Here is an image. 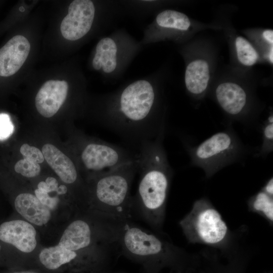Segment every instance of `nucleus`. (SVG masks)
<instances>
[{"label": "nucleus", "mask_w": 273, "mask_h": 273, "mask_svg": "<svg viewBox=\"0 0 273 273\" xmlns=\"http://www.w3.org/2000/svg\"><path fill=\"white\" fill-rule=\"evenodd\" d=\"M101 100L103 124L136 148L165 131V109L154 75L127 82Z\"/></svg>", "instance_id": "obj_1"}, {"label": "nucleus", "mask_w": 273, "mask_h": 273, "mask_svg": "<svg viewBox=\"0 0 273 273\" xmlns=\"http://www.w3.org/2000/svg\"><path fill=\"white\" fill-rule=\"evenodd\" d=\"M165 131L137 148L138 172L140 173L135 201L145 218L160 229L165 216L173 170L163 145Z\"/></svg>", "instance_id": "obj_2"}, {"label": "nucleus", "mask_w": 273, "mask_h": 273, "mask_svg": "<svg viewBox=\"0 0 273 273\" xmlns=\"http://www.w3.org/2000/svg\"><path fill=\"white\" fill-rule=\"evenodd\" d=\"M179 224L189 243L213 247L226 254L232 251L233 234L207 198L196 200Z\"/></svg>", "instance_id": "obj_3"}, {"label": "nucleus", "mask_w": 273, "mask_h": 273, "mask_svg": "<svg viewBox=\"0 0 273 273\" xmlns=\"http://www.w3.org/2000/svg\"><path fill=\"white\" fill-rule=\"evenodd\" d=\"M138 170L136 159L135 161L97 175L94 187L95 197L107 218L124 220L129 217L133 204L130 187Z\"/></svg>", "instance_id": "obj_4"}, {"label": "nucleus", "mask_w": 273, "mask_h": 273, "mask_svg": "<svg viewBox=\"0 0 273 273\" xmlns=\"http://www.w3.org/2000/svg\"><path fill=\"white\" fill-rule=\"evenodd\" d=\"M186 147L191 159V164L201 168L207 178L224 167L242 160L249 152L230 126L198 146Z\"/></svg>", "instance_id": "obj_5"}, {"label": "nucleus", "mask_w": 273, "mask_h": 273, "mask_svg": "<svg viewBox=\"0 0 273 273\" xmlns=\"http://www.w3.org/2000/svg\"><path fill=\"white\" fill-rule=\"evenodd\" d=\"M122 241L124 249L129 253L142 258H157L163 264L175 265L182 273H194L200 266L201 260L197 256L187 254L138 227H126Z\"/></svg>", "instance_id": "obj_6"}, {"label": "nucleus", "mask_w": 273, "mask_h": 273, "mask_svg": "<svg viewBox=\"0 0 273 273\" xmlns=\"http://www.w3.org/2000/svg\"><path fill=\"white\" fill-rule=\"evenodd\" d=\"M143 46L124 28L101 38L97 43L92 66L108 81H116L124 74Z\"/></svg>", "instance_id": "obj_7"}, {"label": "nucleus", "mask_w": 273, "mask_h": 273, "mask_svg": "<svg viewBox=\"0 0 273 273\" xmlns=\"http://www.w3.org/2000/svg\"><path fill=\"white\" fill-rule=\"evenodd\" d=\"M80 159L86 169L98 174L136 160L137 155L127 149L102 141L86 142Z\"/></svg>", "instance_id": "obj_8"}, {"label": "nucleus", "mask_w": 273, "mask_h": 273, "mask_svg": "<svg viewBox=\"0 0 273 273\" xmlns=\"http://www.w3.org/2000/svg\"><path fill=\"white\" fill-rule=\"evenodd\" d=\"M96 15V6L92 1H73L61 24L62 35L72 41L82 38L91 30Z\"/></svg>", "instance_id": "obj_9"}, {"label": "nucleus", "mask_w": 273, "mask_h": 273, "mask_svg": "<svg viewBox=\"0 0 273 273\" xmlns=\"http://www.w3.org/2000/svg\"><path fill=\"white\" fill-rule=\"evenodd\" d=\"M191 25V21L185 14L174 10H164L145 28L140 42L144 47L176 36L177 34L188 31Z\"/></svg>", "instance_id": "obj_10"}, {"label": "nucleus", "mask_w": 273, "mask_h": 273, "mask_svg": "<svg viewBox=\"0 0 273 273\" xmlns=\"http://www.w3.org/2000/svg\"><path fill=\"white\" fill-rule=\"evenodd\" d=\"M215 99L222 110L232 119L251 125L247 115L249 103L246 90L233 82H224L216 87Z\"/></svg>", "instance_id": "obj_11"}, {"label": "nucleus", "mask_w": 273, "mask_h": 273, "mask_svg": "<svg viewBox=\"0 0 273 273\" xmlns=\"http://www.w3.org/2000/svg\"><path fill=\"white\" fill-rule=\"evenodd\" d=\"M68 88V82L65 80L46 81L35 98V105L38 113L46 118L54 116L65 101Z\"/></svg>", "instance_id": "obj_12"}, {"label": "nucleus", "mask_w": 273, "mask_h": 273, "mask_svg": "<svg viewBox=\"0 0 273 273\" xmlns=\"http://www.w3.org/2000/svg\"><path fill=\"white\" fill-rule=\"evenodd\" d=\"M30 51L28 39L17 35L0 49V76L8 77L15 74L26 60Z\"/></svg>", "instance_id": "obj_13"}, {"label": "nucleus", "mask_w": 273, "mask_h": 273, "mask_svg": "<svg viewBox=\"0 0 273 273\" xmlns=\"http://www.w3.org/2000/svg\"><path fill=\"white\" fill-rule=\"evenodd\" d=\"M36 234L34 228L23 220H14L0 225V240L23 252L30 253L35 249Z\"/></svg>", "instance_id": "obj_14"}, {"label": "nucleus", "mask_w": 273, "mask_h": 273, "mask_svg": "<svg viewBox=\"0 0 273 273\" xmlns=\"http://www.w3.org/2000/svg\"><path fill=\"white\" fill-rule=\"evenodd\" d=\"M41 152L44 160L64 183L71 184L77 180L76 167L69 157L50 144H45Z\"/></svg>", "instance_id": "obj_15"}, {"label": "nucleus", "mask_w": 273, "mask_h": 273, "mask_svg": "<svg viewBox=\"0 0 273 273\" xmlns=\"http://www.w3.org/2000/svg\"><path fill=\"white\" fill-rule=\"evenodd\" d=\"M17 211L28 221L41 226L50 219V209L43 205L37 197L30 193L17 196L14 202Z\"/></svg>", "instance_id": "obj_16"}, {"label": "nucleus", "mask_w": 273, "mask_h": 273, "mask_svg": "<svg viewBox=\"0 0 273 273\" xmlns=\"http://www.w3.org/2000/svg\"><path fill=\"white\" fill-rule=\"evenodd\" d=\"M209 80V66L206 60L198 59L189 63L185 70V83L191 95L202 96L207 88Z\"/></svg>", "instance_id": "obj_17"}, {"label": "nucleus", "mask_w": 273, "mask_h": 273, "mask_svg": "<svg viewBox=\"0 0 273 273\" xmlns=\"http://www.w3.org/2000/svg\"><path fill=\"white\" fill-rule=\"evenodd\" d=\"M92 241L90 228L87 223L77 220L65 229L59 244L69 250L76 251L90 245Z\"/></svg>", "instance_id": "obj_18"}, {"label": "nucleus", "mask_w": 273, "mask_h": 273, "mask_svg": "<svg viewBox=\"0 0 273 273\" xmlns=\"http://www.w3.org/2000/svg\"><path fill=\"white\" fill-rule=\"evenodd\" d=\"M225 264L213 260L206 267L201 269L200 273H246L250 260V254L244 251H232L226 254Z\"/></svg>", "instance_id": "obj_19"}, {"label": "nucleus", "mask_w": 273, "mask_h": 273, "mask_svg": "<svg viewBox=\"0 0 273 273\" xmlns=\"http://www.w3.org/2000/svg\"><path fill=\"white\" fill-rule=\"evenodd\" d=\"M77 256L76 252L66 249L58 244L43 249L40 252L39 258L46 267L49 269H56L70 262Z\"/></svg>", "instance_id": "obj_20"}, {"label": "nucleus", "mask_w": 273, "mask_h": 273, "mask_svg": "<svg viewBox=\"0 0 273 273\" xmlns=\"http://www.w3.org/2000/svg\"><path fill=\"white\" fill-rule=\"evenodd\" d=\"M248 209L265 218L270 225L273 223V197L260 190L248 200Z\"/></svg>", "instance_id": "obj_21"}, {"label": "nucleus", "mask_w": 273, "mask_h": 273, "mask_svg": "<svg viewBox=\"0 0 273 273\" xmlns=\"http://www.w3.org/2000/svg\"><path fill=\"white\" fill-rule=\"evenodd\" d=\"M237 56L240 63L245 66L254 65L259 55L251 43L245 38L239 36L235 40Z\"/></svg>", "instance_id": "obj_22"}, {"label": "nucleus", "mask_w": 273, "mask_h": 273, "mask_svg": "<svg viewBox=\"0 0 273 273\" xmlns=\"http://www.w3.org/2000/svg\"><path fill=\"white\" fill-rule=\"evenodd\" d=\"M262 143L259 151V156L266 157L273 150V116L270 115L262 128Z\"/></svg>", "instance_id": "obj_23"}, {"label": "nucleus", "mask_w": 273, "mask_h": 273, "mask_svg": "<svg viewBox=\"0 0 273 273\" xmlns=\"http://www.w3.org/2000/svg\"><path fill=\"white\" fill-rule=\"evenodd\" d=\"M14 169L25 177H34L40 173L41 168L38 163L23 158L15 164Z\"/></svg>", "instance_id": "obj_24"}, {"label": "nucleus", "mask_w": 273, "mask_h": 273, "mask_svg": "<svg viewBox=\"0 0 273 273\" xmlns=\"http://www.w3.org/2000/svg\"><path fill=\"white\" fill-rule=\"evenodd\" d=\"M20 151L24 158L32 162L39 164L44 160L42 153L39 149L27 144H23Z\"/></svg>", "instance_id": "obj_25"}, {"label": "nucleus", "mask_w": 273, "mask_h": 273, "mask_svg": "<svg viewBox=\"0 0 273 273\" xmlns=\"http://www.w3.org/2000/svg\"><path fill=\"white\" fill-rule=\"evenodd\" d=\"M14 126L10 116L6 113L0 114V140L9 138L13 133Z\"/></svg>", "instance_id": "obj_26"}, {"label": "nucleus", "mask_w": 273, "mask_h": 273, "mask_svg": "<svg viewBox=\"0 0 273 273\" xmlns=\"http://www.w3.org/2000/svg\"><path fill=\"white\" fill-rule=\"evenodd\" d=\"M34 193L39 201L50 210H54L57 206L59 202L58 197H51L49 193L38 189H36Z\"/></svg>", "instance_id": "obj_27"}, {"label": "nucleus", "mask_w": 273, "mask_h": 273, "mask_svg": "<svg viewBox=\"0 0 273 273\" xmlns=\"http://www.w3.org/2000/svg\"><path fill=\"white\" fill-rule=\"evenodd\" d=\"M37 188L38 189L49 193L57 191L58 188V183L56 178L50 176L47 178L46 181H40L38 184Z\"/></svg>", "instance_id": "obj_28"}, {"label": "nucleus", "mask_w": 273, "mask_h": 273, "mask_svg": "<svg viewBox=\"0 0 273 273\" xmlns=\"http://www.w3.org/2000/svg\"><path fill=\"white\" fill-rule=\"evenodd\" d=\"M264 193L271 197H273V178L270 177L261 189Z\"/></svg>", "instance_id": "obj_29"}, {"label": "nucleus", "mask_w": 273, "mask_h": 273, "mask_svg": "<svg viewBox=\"0 0 273 273\" xmlns=\"http://www.w3.org/2000/svg\"><path fill=\"white\" fill-rule=\"evenodd\" d=\"M263 38L269 44L273 43V31L271 29L265 30L262 33Z\"/></svg>", "instance_id": "obj_30"}, {"label": "nucleus", "mask_w": 273, "mask_h": 273, "mask_svg": "<svg viewBox=\"0 0 273 273\" xmlns=\"http://www.w3.org/2000/svg\"><path fill=\"white\" fill-rule=\"evenodd\" d=\"M56 192L59 195L65 194L67 192V188L65 185H61L58 188Z\"/></svg>", "instance_id": "obj_31"}, {"label": "nucleus", "mask_w": 273, "mask_h": 273, "mask_svg": "<svg viewBox=\"0 0 273 273\" xmlns=\"http://www.w3.org/2000/svg\"><path fill=\"white\" fill-rule=\"evenodd\" d=\"M273 50H272V47L271 48L270 50V51H269V61L270 62L272 63L273 62Z\"/></svg>", "instance_id": "obj_32"}, {"label": "nucleus", "mask_w": 273, "mask_h": 273, "mask_svg": "<svg viewBox=\"0 0 273 273\" xmlns=\"http://www.w3.org/2000/svg\"><path fill=\"white\" fill-rule=\"evenodd\" d=\"M13 273H36V272H32V271H22V272H15Z\"/></svg>", "instance_id": "obj_33"}, {"label": "nucleus", "mask_w": 273, "mask_h": 273, "mask_svg": "<svg viewBox=\"0 0 273 273\" xmlns=\"http://www.w3.org/2000/svg\"><path fill=\"white\" fill-rule=\"evenodd\" d=\"M262 273H272L271 271H265V272H263Z\"/></svg>", "instance_id": "obj_34"}, {"label": "nucleus", "mask_w": 273, "mask_h": 273, "mask_svg": "<svg viewBox=\"0 0 273 273\" xmlns=\"http://www.w3.org/2000/svg\"><path fill=\"white\" fill-rule=\"evenodd\" d=\"M177 273H182L181 272L178 271Z\"/></svg>", "instance_id": "obj_35"}]
</instances>
